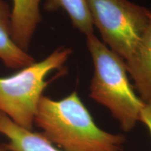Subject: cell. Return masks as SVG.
<instances>
[{"instance_id": "cell-9", "label": "cell", "mask_w": 151, "mask_h": 151, "mask_svg": "<svg viewBox=\"0 0 151 151\" xmlns=\"http://www.w3.org/2000/svg\"><path fill=\"white\" fill-rule=\"evenodd\" d=\"M44 9H62L67 13L73 27L86 36L94 34V24L87 0H46Z\"/></svg>"}, {"instance_id": "cell-3", "label": "cell", "mask_w": 151, "mask_h": 151, "mask_svg": "<svg viewBox=\"0 0 151 151\" xmlns=\"http://www.w3.org/2000/svg\"><path fill=\"white\" fill-rule=\"evenodd\" d=\"M72 50L60 47L47 58L8 77H0V112L15 123L32 130L38 105L48 86L46 76L62 69Z\"/></svg>"}, {"instance_id": "cell-1", "label": "cell", "mask_w": 151, "mask_h": 151, "mask_svg": "<svg viewBox=\"0 0 151 151\" xmlns=\"http://www.w3.org/2000/svg\"><path fill=\"white\" fill-rule=\"evenodd\" d=\"M35 123L64 151H123L125 137L100 129L76 92L60 100L43 95Z\"/></svg>"}, {"instance_id": "cell-4", "label": "cell", "mask_w": 151, "mask_h": 151, "mask_svg": "<svg viewBox=\"0 0 151 151\" xmlns=\"http://www.w3.org/2000/svg\"><path fill=\"white\" fill-rule=\"evenodd\" d=\"M94 25L104 43L124 61L139 44L151 10L128 0H87Z\"/></svg>"}, {"instance_id": "cell-11", "label": "cell", "mask_w": 151, "mask_h": 151, "mask_svg": "<svg viewBox=\"0 0 151 151\" xmlns=\"http://www.w3.org/2000/svg\"><path fill=\"white\" fill-rule=\"evenodd\" d=\"M0 151H7L6 148L4 147V146H0Z\"/></svg>"}, {"instance_id": "cell-7", "label": "cell", "mask_w": 151, "mask_h": 151, "mask_svg": "<svg viewBox=\"0 0 151 151\" xmlns=\"http://www.w3.org/2000/svg\"><path fill=\"white\" fill-rule=\"evenodd\" d=\"M0 134L8 139L4 145L9 151H64L57 148L41 133L28 130L0 112Z\"/></svg>"}, {"instance_id": "cell-6", "label": "cell", "mask_w": 151, "mask_h": 151, "mask_svg": "<svg viewBox=\"0 0 151 151\" xmlns=\"http://www.w3.org/2000/svg\"><path fill=\"white\" fill-rule=\"evenodd\" d=\"M41 0H13L11 37L14 43L27 52L38 24L41 21Z\"/></svg>"}, {"instance_id": "cell-5", "label": "cell", "mask_w": 151, "mask_h": 151, "mask_svg": "<svg viewBox=\"0 0 151 151\" xmlns=\"http://www.w3.org/2000/svg\"><path fill=\"white\" fill-rule=\"evenodd\" d=\"M127 73L144 103L151 101V16L146 29L132 56L125 61Z\"/></svg>"}, {"instance_id": "cell-10", "label": "cell", "mask_w": 151, "mask_h": 151, "mask_svg": "<svg viewBox=\"0 0 151 151\" xmlns=\"http://www.w3.org/2000/svg\"><path fill=\"white\" fill-rule=\"evenodd\" d=\"M139 121L146 124L151 135V101L145 103L144 106L141 111Z\"/></svg>"}, {"instance_id": "cell-8", "label": "cell", "mask_w": 151, "mask_h": 151, "mask_svg": "<svg viewBox=\"0 0 151 151\" xmlns=\"http://www.w3.org/2000/svg\"><path fill=\"white\" fill-rule=\"evenodd\" d=\"M11 11L0 0V60L10 69H22L36 62L35 58L19 48L11 37Z\"/></svg>"}, {"instance_id": "cell-2", "label": "cell", "mask_w": 151, "mask_h": 151, "mask_svg": "<svg viewBox=\"0 0 151 151\" xmlns=\"http://www.w3.org/2000/svg\"><path fill=\"white\" fill-rule=\"evenodd\" d=\"M86 37L94 69L90 97L110 111L123 131H131L139 121L145 103L134 91L124 60L94 34Z\"/></svg>"}]
</instances>
